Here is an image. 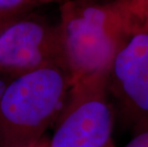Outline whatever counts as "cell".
I'll return each instance as SVG.
<instances>
[{"instance_id":"6da1fadb","label":"cell","mask_w":148,"mask_h":147,"mask_svg":"<svg viewBox=\"0 0 148 147\" xmlns=\"http://www.w3.org/2000/svg\"><path fill=\"white\" fill-rule=\"evenodd\" d=\"M58 26L73 84L108 73L119 47L138 25L129 0H66L59 4Z\"/></svg>"},{"instance_id":"7a4b0ae2","label":"cell","mask_w":148,"mask_h":147,"mask_svg":"<svg viewBox=\"0 0 148 147\" xmlns=\"http://www.w3.org/2000/svg\"><path fill=\"white\" fill-rule=\"evenodd\" d=\"M70 87L68 72L58 66L12 79L0 96V147H31L42 139Z\"/></svg>"},{"instance_id":"3957f363","label":"cell","mask_w":148,"mask_h":147,"mask_svg":"<svg viewBox=\"0 0 148 147\" xmlns=\"http://www.w3.org/2000/svg\"><path fill=\"white\" fill-rule=\"evenodd\" d=\"M108 73L71 84L56 118L49 147H110L113 145L114 109L110 101Z\"/></svg>"},{"instance_id":"277c9868","label":"cell","mask_w":148,"mask_h":147,"mask_svg":"<svg viewBox=\"0 0 148 147\" xmlns=\"http://www.w3.org/2000/svg\"><path fill=\"white\" fill-rule=\"evenodd\" d=\"M51 66L66 70L58 24L30 12L0 32V76L14 79Z\"/></svg>"},{"instance_id":"5b68a950","label":"cell","mask_w":148,"mask_h":147,"mask_svg":"<svg viewBox=\"0 0 148 147\" xmlns=\"http://www.w3.org/2000/svg\"><path fill=\"white\" fill-rule=\"evenodd\" d=\"M108 89L122 123L133 132L148 124V27L137 28L119 47Z\"/></svg>"},{"instance_id":"8992f818","label":"cell","mask_w":148,"mask_h":147,"mask_svg":"<svg viewBox=\"0 0 148 147\" xmlns=\"http://www.w3.org/2000/svg\"><path fill=\"white\" fill-rule=\"evenodd\" d=\"M66 0H0V14L12 12H33L48 4H61Z\"/></svg>"},{"instance_id":"52a82bcc","label":"cell","mask_w":148,"mask_h":147,"mask_svg":"<svg viewBox=\"0 0 148 147\" xmlns=\"http://www.w3.org/2000/svg\"><path fill=\"white\" fill-rule=\"evenodd\" d=\"M130 6L133 14L140 26L148 27V0H140L138 2H131Z\"/></svg>"},{"instance_id":"ba28073f","label":"cell","mask_w":148,"mask_h":147,"mask_svg":"<svg viewBox=\"0 0 148 147\" xmlns=\"http://www.w3.org/2000/svg\"><path fill=\"white\" fill-rule=\"evenodd\" d=\"M124 147H148V124L133 132V137Z\"/></svg>"},{"instance_id":"9c48e42d","label":"cell","mask_w":148,"mask_h":147,"mask_svg":"<svg viewBox=\"0 0 148 147\" xmlns=\"http://www.w3.org/2000/svg\"><path fill=\"white\" fill-rule=\"evenodd\" d=\"M27 12H3V14H0V32L7 25L12 22L16 18L20 17L21 15L27 14Z\"/></svg>"},{"instance_id":"30bf717a","label":"cell","mask_w":148,"mask_h":147,"mask_svg":"<svg viewBox=\"0 0 148 147\" xmlns=\"http://www.w3.org/2000/svg\"><path fill=\"white\" fill-rule=\"evenodd\" d=\"M12 79L10 77H2L0 76V96H1L3 91L6 88V86H7V84L10 82V80Z\"/></svg>"},{"instance_id":"8fae6325","label":"cell","mask_w":148,"mask_h":147,"mask_svg":"<svg viewBox=\"0 0 148 147\" xmlns=\"http://www.w3.org/2000/svg\"><path fill=\"white\" fill-rule=\"evenodd\" d=\"M31 147H49V140L42 137V139H40L38 142L36 143H34V144Z\"/></svg>"}]
</instances>
